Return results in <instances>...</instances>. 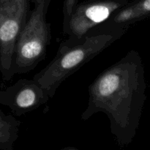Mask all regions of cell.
<instances>
[{
    "label": "cell",
    "mask_w": 150,
    "mask_h": 150,
    "mask_svg": "<svg viewBox=\"0 0 150 150\" xmlns=\"http://www.w3.org/2000/svg\"><path fill=\"white\" fill-rule=\"evenodd\" d=\"M127 28L104 23L79 38L62 41L54 58L33 79L52 98L60 85L127 32Z\"/></svg>",
    "instance_id": "2"
},
{
    "label": "cell",
    "mask_w": 150,
    "mask_h": 150,
    "mask_svg": "<svg viewBox=\"0 0 150 150\" xmlns=\"http://www.w3.org/2000/svg\"><path fill=\"white\" fill-rule=\"evenodd\" d=\"M130 1L131 0H90L79 2L63 29V33L69 38H81L108 21L114 13Z\"/></svg>",
    "instance_id": "5"
},
{
    "label": "cell",
    "mask_w": 150,
    "mask_h": 150,
    "mask_svg": "<svg viewBox=\"0 0 150 150\" xmlns=\"http://www.w3.org/2000/svg\"><path fill=\"white\" fill-rule=\"evenodd\" d=\"M50 97L34 79H19L0 90V105L7 107L16 117H21L46 103Z\"/></svg>",
    "instance_id": "6"
},
{
    "label": "cell",
    "mask_w": 150,
    "mask_h": 150,
    "mask_svg": "<svg viewBox=\"0 0 150 150\" xmlns=\"http://www.w3.org/2000/svg\"><path fill=\"white\" fill-rule=\"evenodd\" d=\"M30 0H0V73L13 79L12 64L18 37L30 12Z\"/></svg>",
    "instance_id": "4"
},
{
    "label": "cell",
    "mask_w": 150,
    "mask_h": 150,
    "mask_svg": "<svg viewBox=\"0 0 150 150\" xmlns=\"http://www.w3.org/2000/svg\"><path fill=\"white\" fill-rule=\"evenodd\" d=\"M79 0H64L63 4V29L67 25L73 9L79 3Z\"/></svg>",
    "instance_id": "9"
},
{
    "label": "cell",
    "mask_w": 150,
    "mask_h": 150,
    "mask_svg": "<svg viewBox=\"0 0 150 150\" xmlns=\"http://www.w3.org/2000/svg\"><path fill=\"white\" fill-rule=\"evenodd\" d=\"M131 1H133V0H131Z\"/></svg>",
    "instance_id": "10"
},
{
    "label": "cell",
    "mask_w": 150,
    "mask_h": 150,
    "mask_svg": "<svg viewBox=\"0 0 150 150\" xmlns=\"http://www.w3.org/2000/svg\"><path fill=\"white\" fill-rule=\"evenodd\" d=\"M34 4L18 37L12 64V75L25 74L45 59L51 39L46 16L51 0H30Z\"/></svg>",
    "instance_id": "3"
},
{
    "label": "cell",
    "mask_w": 150,
    "mask_h": 150,
    "mask_svg": "<svg viewBox=\"0 0 150 150\" xmlns=\"http://www.w3.org/2000/svg\"><path fill=\"white\" fill-rule=\"evenodd\" d=\"M150 17V0H133L114 13L105 23L129 29L131 25Z\"/></svg>",
    "instance_id": "7"
},
{
    "label": "cell",
    "mask_w": 150,
    "mask_h": 150,
    "mask_svg": "<svg viewBox=\"0 0 150 150\" xmlns=\"http://www.w3.org/2000/svg\"><path fill=\"white\" fill-rule=\"evenodd\" d=\"M146 89L142 59L137 51L131 50L89 85L88 105L81 120L87 121L98 113H104L117 144L128 146L140 125Z\"/></svg>",
    "instance_id": "1"
},
{
    "label": "cell",
    "mask_w": 150,
    "mask_h": 150,
    "mask_svg": "<svg viewBox=\"0 0 150 150\" xmlns=\"http://www.w3.org/2000/svg\"><path fill=\"white\" fill-rule=\"evenodd\" d=\"M21 122L0 109V150H13L18 139Z\"/></svg>",
    "instance_id": "8"
}]
</instances>
